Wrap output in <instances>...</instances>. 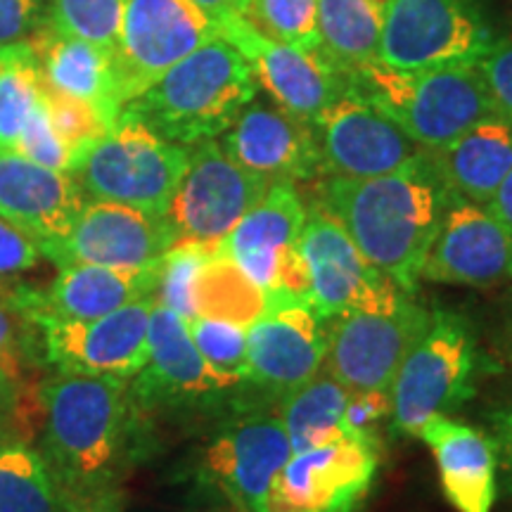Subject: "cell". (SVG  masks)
Listing matches in <instances>:
<instances>
[{"instance_id": "ab89813d", "label": "cell", "mask_w": 512, "mask_h": 512, "mask_svg": "<svg viewBox=\"0 0 512 512\" xmlns=\"http://www.w3.org/2000/svg\"><path fill=\"white\" fill-rule=\"evenodd\" d=\"M41 259L43 252L34 238L0 219V283L31 271Z\"/></svg>"}, {"instance_id": "5bb4252c", "label": "cell", "mask_w": 512, "mask_h": 512, "mask_svg": "<svg viewBox=\"0 0 512 512\" xmlns=\"http://www.w3.org/2000/svg\"><path fill=\"white\" fill-rule=\"evenodd\" d=\"M297 247L309 271V299L320 318L392 309L408 294L377 271L358 252L342 223L313 200H306V221Z\"/></svg>"}, {"instance_id": "60d3db41", "label": "cell", "mask_w": 512, "mask_h": 512, "mask_svg": "<svg viewBox=\"0 0 512 512\" xmlns=\"http://www.w3.org/2000/svg\"><path fill=\"white\" fill-rule=\"evenodd\" d=\"M392 415V394L389 392H351L347 406V425L356 434L380 441L377 427Z\"/></svg>"}, {"instance_id": "5b68a950", "label": "cell", "mask_w": 512, "mask_h": 512, "mask_svg": "<svg viewBox=\"0 0 512 512\" xmlns=\"http://www.w3.org/2000/svg\"><path fill=\"white\" fill-rule=\"evenodd\" d=\"M477 332L460 311L434 309L430 323L403 358L392 384L389 425L418 437L427 420L456 413L475 394Z\"/></svg>"}, {"instance_id": "7402d4cb", "label": "cell", "mask_w": 512, "mask_h": 512, "mask_svg": "<svg viewBox=\"0 0 512 512\" xmlns=\"http://www.w3.org/2000/svg\"><path fill=\"white\" fill-rule=\"evenodd\" d=\"M420 278L477 290L508 285L512 280V230L484 204L458 197L446 209Z\"/></svg>"}, {"instance_id": "7a4b0ae2", "label": "cell", "mask_w": 512, "mask_h": 512, "mask_svg": "<svg viewBox=\"0 0 512 512\" xmlns=\"http://www.w3.org/2000/svg\"><path fill=\"white\" fill-rule=\"evenodd\" d=\"M43 460L67 503L117 494L131 456L136 401L119 377L60 373L36 394Z\"/></svg>"}, {"instance_id": "2e32d148", "label": "cell", "mask_w": 512, "mask_h": 512, "mask_svg": "<svg viewBox=\"0 0 512 512\" xmlns=\"http://www.w3.org/2000/svg\"><path fill=\"white\" fill-rule=\"evenodd\" d=\"M219 36L240 50L278 107L313 124L349 91V79L320 50H302L261 31L245 15L221 19Z\"/></svg>"}, {"instance_id": "74e56055", "label": "cell", "mask_w": 512, "mask_h": 512, "mask_svg": "<svg viewBox=\"0 0 512 512\" xmlns=\"http://www.w3.org/2000/svg\"><path fill=\"white\" fill-rule=\"evenodd\" d=\"M12 150L19 152L22 157H27L29 162L46 166V169L69 171L74 164V152L69 150V145L64 143L60 133L55 131L46 98H41L36 110L31 112V117L27 124H24Z\"/></svg>"}, {"instance_id": "d4e9b609", "label": "cell", "mask_w": 512, "mask_h": 512, "mask_svg": "<svg viewBox=\"0 0 512 512\" xmlns=\"http://www.w3.org/2000/svg\"><path fill=\"white\" fill-rule=\"evenodd\" d=\"M418 437L430 446L446 501L458 512H491L498 496V460L489 434L437 415Z\"/></svg>"}, {"instance_id": "603a6c76", "label": "cell", "mask_w": 512, "mask_h": 512, "mask_svg": "<svg viewBox=\"0 0 512 512\" xmlns=\"http://www.w3.org/2000/svg\"><path fill=\"white\" fill-rule=\"evenodd\" d=\"M219 143L233 162L268 181L313 183L323 176L313 124L256 98L238 114Z\"/></svg>"}, {"instance_id": "cb8c5ba5", "label": "cell", "mask_w": 512, "mask_h": 512, "mask_svg": "<svg viewBox=\"0 0 512 512\" xmlns=\"http://www.w3.org/2000/svg\"><path fill=\"white\" fill-rule=\"evenodd\" d=\"M86 195L69 171L29 162L0 147V219L38 245L60 240L79 219Z\"/></svg>"}, {"instance_id": "f546056e", "label": "cell", "mask_w": 512, "mask_h": 512, "mask_svg": "<svg viewBox=\"0 0 512 512\" xmlns=\"http://www.w3.org/2000/svg\"><path fill=\"white\" fill-rule=\"evenodd\" d=\"M264 311L266 292L226 254L216 252L211 256L195 285L197 316L228 320L249 328Z\"/></svg>"}, {"instance_id": "b9f144b4", "label": "cell", "mask_w": 512, "mask_h": 512, "mask_svg": "<svg viewBox=\"0 0 512 512\" xmlns=\"http://www.w3.org/2000/svg\"><path fill=\"white\" fill-rule=\"evenodd\" d=\"M41 17L43 0H0V48L29 41Z\"/></svg>"}, {"instance_id": "d590c367", "label": "cell", "mask_w": 512, "mask_h": 512, "mask_svg": "<svg viewBox=\"0 0 512 512\" xmlns=\"http://www.w3.org/2000/svg\"><path fill=\"white\" fill-rule=\"evenodd\" d=\"M188 332L195 347L216 373L235 382H245L247 370V328L228 320L197 316L188 320Z\"/></svg>"}, {"instance_id": "4fadbf2b", "label": "cell", "mask_w": 512, "mask_h": 512, "mask_svg": "<svg viewBox=\"0 0 512 512\" xmlns=\"http://www.w3.org/2000/svg\"><path fill=\"white\" fill-rule=\"evenodd\" d=\"M382 441L344 434L292 453L268 491V512H358L380 470Z\"/></svg>"}, {"instance_id": "83f0119b", "label": "cell", "mask_w": 512, "mask_h": 512, "mask_svg": "<svg viewBox=\"0 0 512 512\" xmlns=\"http://www.w3.org/2000/svg\"><path fill=\"white\" fill-rule=\"evenodd\" d=\"M349 396V389L323 368L309 382L287 394L275 411L283 420L292 453L323 446L344 434H356L347 425Z\"/></svg>"}, {"instance_id": "f1b7e54d", "label": "cell", "mask_w": 512, "mask_h": 512, "mask_svg": "<svg viewBox=\"0 0 512 512\" xmlns=\"http://www.w3.org/2000/svg\"><path fill=\"white\" fill-rule=\"evenodd\" d=\"M387 0H318L320 53L344 76L377 60Z\"/></svg>"}, {"instance_id": "9a60e30c", "label": "cell", "mask_w": 512, "mask_h": 512, "mask_svg": "<svg viewBox=\"0 0 512 512\" xmlns=\"http://www.w3.org/2000/svg\"><path fill=\"white\" fill-rule=\"evenodd\" d=\"M273 181L233 162L219 138L190 145L188 169L166 209L176 240L221 242Z\"/></svg>"}, {"instance_id": "7c38bea8", "label": "cell", "mask_w": 512, "mask_h": 512, "mask_svg": "<svg viewBox=\"0 0 512 512\" xmlns=\"http://www.w3.org/2000/svg\"><path fill=\"white\" fill-rule=\"evenodd\" d=\"M430 313L415 294H403L392 309L330 318L323 370L349 392H392L403 358L425 332Z\"/></svg>"}, {"instance_id": "8d00e7d4", "label": "cell", "mask_w": 512, "mask_h": 512, "mask_svg": "<svg viewBox=\"0 0 512 512\" xmlns=\"http://www.w3.org/2000/svg\"><path fill=\"white\" fill-rule=\"evenodd\" d=\"M43 98H46L55 131L74 152V159L114 126L98 107L86 100L69 98V95L46 91V88H43Z\"/></svg>"}, {"instance_id": "e0dca14e", "label": "cell", "mask_w": 512, "mask_h": 512, "mask_svg": "<svg viewBox=\"0 0 512 512\" xmlns=\"http://www.w3.org/2000/svg\"><path fill=\"white\" fill-rule=\"evenodd\" d=\"M174 242L176 235L164 214L121 202L86 200L64 238L38 247L57 268L74 264L145 268L159 264Z\"/></svg>"}, {"instance_id": "9c48e42d", "label": "cell", "mask_w": 512, "mask_h": 512, "mask_svg": "<svg viewBox=\"0 0 512 512\" xmlns=\"http://www.w3.org/2000/svg\"><path fill=\"white\" fill-rule=\"evenodd\" d=\"M292 456L275 408H245L221 420L197 460L204 489L235 512H268V491Z\"/></svg>"}, {"instance_id": "ffe728a7", "label": "cell", "mask_w": 512, "mask_h": 512, "mask_svg": "<svg viewBox=\"0 0 512 512\" xmlns=\"http://www.w3.org/2000/svg\"><path fill=\"white\" fill-rule=\"evenodd\" d=\"M313 131L323 176L375 178L392 174L425 150L392 119L349 91L313 121Z\"/></svg>"}, {"instance_id": "4316f807", "label": "cell", "mask_w": 512, "mask_h": 512, "mask_svg": "<svg viewBox=\"0 0 512 512\" xmlns=\"http://www.w3.org/2000/svg\"><path fill=\"white\" fill-rule=\"evenodd\" d=\"M427 155L453 195L486 204L512 169V121L494 112Z\"/></svg>"}, {"instance_id": "6da1fadb", "label": "cell", "mask_w": 512, "mask_h": 512, "mask_svg": "<svg viewBox=\"0 0 512 512\" xmlns=\"http://www.w3.org/2000/svg\"><path fill=\"white\" fill-rule=\"evenodd\" d=\"M311 200L342 223L366 259L399 290L418 294L422 266L446 209L458 200L427 150L392 174L320 176Z\"/></svg>"}, {"instance_id": "8992f818", "label": "cell", "mask_w": 512, "mask_h": 512, "mask_svg": "<svg viewBox=\"0 0 512 512\" xmlns=\"http://www.w3.org/2000/svg\"><path fill=\"white\" fill-rule=\"evenodd\" d=\"M188 159L190 147L164 140L140 121L119 114L105 136L76 155L69 174L91 200L166 214Z\"/></svg>"}, {"instance_id": "f6af8a7d", "label": "cell", "mask_w": 512, "mask_h": 512, "mask_svg": "<svg viewBox=\"0 0 512 512\" xmlns=\"http://www.w3.org/2000/svg\"><path fill=\"white\" fill-rule=\"evenodd\" d=\"M484 207L489 209L491 214H494L496 219L503 223V226H508L512 230V169H510V174L503 178V183L498 185L494 197H491Z\"/></svg>"}, {"instance_id": "8fae6325", "label": "cell", "mask_w": 512, "mask_h": 512, "mask_svg": "<svg viewBox=\"0 0 512 512\" xmlns=\"http://www.w3.org/2000/svg\"><path fill=\"white\" fill-rule=\"evenodd\" d=\"M216 36V22L192 0H126L112 53L121 110Z\"/></svg>"}, {"instance_id": "ba28073f", "label": "cell", "mask_w": 512, "mask_h": 512, "mask_svg": "<svg viewBox=\"0 0 512 512\" xmlns=\"http://www.w3.org/2000/svg\"><path fill=\"white\" fill-rule=\"evenodd\" d=\"M498 41L477 0H387L377 60L399 72L477 64Z\"/></svg>"}, {"instance_id": "ee69618b", "label": "cell", "mask_w": 512, "mask_h": 512, "mask_svg": "<svg viewBox=\"0 0 512 512\" xmlns=\"http://www.w3.org/2000/svg\"><path fill=\"white\" fill-rule=\"evenodd\" d=\"M10 306L0 304V368L10 377L19 382L22 375V358H24V342L19 323L12 316Z\"/></svg>"}, {"instance_id": "52a82bcc", "label": "cell", "mask_w": 512, "mask_h": 512, "mask_svg": "<svg viewBox=\"0 0 512 512\" xmlns=\"http://www.w3.org/2000/svg\"><path fill=\"white\" fill-rule=\"evenodd\" d=\"M328 320L309 294L268 292L266 311L247 328L245 399L249 408H278L323 368Z\"/></svg>"}, {"instance_id": "836d02e7", "label": "cell", "mask_w": 512, "mask_h": 512, "mask_svg": "<svg viewBox=\"0 0 512 512\" xmlns=\"http://www.w3.org/2000/svg\"><path fill=\"white\" fill-rule=\"evenodd\" d=\"M219 252V242L176 240L174 247L164 254L159 264L157 302L176 311L185 323L197 318L195 313V285L207 261Z\"/></svg>"}, {"instance_id": "e575fe53", "label": "cell", "mask_w": 512, "mask_h": 512, "mask_svg": "<svg viewBox=\"0 0 512 512\" xmlns=\"http://www.w3.org/2000/svg\"><path fill=\"white\" fill-rule=\"evenodd\" d=\"M247 17L278 41L302 50H320L318 0H249Z\"/></svg>"}, {"instance_id": "7dc6e473", "label": "cell", "mask_w": 512, "mask_h": 512, "mask_svg": "<svg viewBox=\"0 0 512 512\" xmlns=\"http://www.w3.org/2000/svg\"><path fill=\"white\" fill-rule=\"evenodd\" d=\"M19 403V392H17V380L5 373L0 368V427L5 425L12 418Z\"/></svg>"}, {"instance_id": "d6a6232c", "label": "cell", "mask_w": 512, "mask_h": 512, "mask_svg": "<svg viewBox=\"0 0 512 512\" xmlns=\"http://www.w3.org/2000/svg\"><path fill=\"white\" fill-rule=\"evenodd\" d=\"M126 0H43L41 27L114 53Z\"/></svg>"}, {"instance_id": "1f68e13d", "label": "cell", "mask_w": 512, "mask_h": 512, "mask_svg": "<svg viewBox=\"0 0 512 512\" xmlns=\"http://www.w3.org/2000/svg\"><path fill=\"white\" fill-rule=\"evenodd\" d=\"M43 98L41 72L29 41L0 48V147L12 150Z\"/></svg>"}, {"instance_id": "f35d334b", "label": "cell", "mask_w": 512, "mask_h": 512, "mask_svg": "<svg viewBox=\"0 0 512 512\" xmlns=\"http://www.w3.org/2000/svg\"><path fill=\"white\" fill-rule=\"evenodd\" d=\"M494 112L512 121V41H501L477 62Z\"/></svg>"}, {"instance_id": "277c9868", "label": "cell", "mask_w": 512, "mask_h": 512, "mask_svg": "<svg viewBox=\"0 0 512 512\" xmlns=\"http://www.w3.org/2000/svg\"><path fill=\"white\" fill-rule=\"evenodd\" d=\"M349 93L392 119L413 143L437 150L494 114L477 64L399 72L380 60L349 76Z\"/></svg>"}, {"instance_id": "30bf717a", "label": "cell", "mask_w": 512, "mask_h": 512, "mask_svg": "<svg viewBox=\"0 0 512 512\" xmlns=\"http://www.w3.org/2000/svg\"><path fill=\"white\" fill-rule=\"evenodd\" d=\"M147 344V363L131 384L136 403L223 415L249 408L242 382L216 373L197 351L188 323L159 302L152 309Z\"/></svg>"}, {"instance_id": "44dd1931", "label": "cell", "mask_w": 512, "mask_h": 512, "mask_svg": "<svg viewBox=\"0 0 512 512\" xmlns=\"http://www.w3.org/2000/svg\"><path fill=\"white\" fill-rule=\"evenodd\" d=\"M159 264L145 268L62 266L50 285L15 287L5 292V299L10 309L31 325L46 320H93L145 297H155Z\"/></svg>"}, {"instance_id": "c3c4849f", "label": "cell", "mask_w": 512, "mask_h": 512, "mask_svg": "<svg viewBox=\"0 0 512 512\" xmlns=\"http://www.w3.org/2000/svg\"><path fill=\"white\" fill-rule=\"evenodd\" d=\"M498 349L503 351L505 361L512 366V280L508 283V292H505V299H503L501 337H498Z\"/></svg>"}, {"instance_id": "7bdbcfd3", "label": "cell", "mask_w": 512, "mask_h": 512, "mask_svg": "<svg viewBox=\"0 0 512 512\" xmlns=\"http://www.w3.org/2000/svg\"><path fill=\"white\" fill-rule=\"evenodd\" d=\"M489 437L496 448L503 494L512 496V403L489 415Z\"/></svg>"}, {"instance_id": "d6986e66", "label": "cell", "mask_w": 512, "mask_h": 512, "mask_svg": "<svg viewBox=\"0 0 512 512\" xmlns=\"http://www.w3.org/2000/svg\"><path fill=\"white\" fill-rule=\"evenodd\" d=\"M304 221L306 200L299 185L273 181L219 242V252L233 259L266 294L297 287L306 273L297 247Z\"/></svg>"}, {"instance_id": "681fc988", "label": "cell", "mask_w": 512, "mask_h": 512, "mask_svg": "<svg viewBox=\"0 0 512 512\" xmlns=\"http://www.w3.org/2000/svg\"><path fill=\"white\" fill-rule=\"evenodd\" d=\"M69 512H119V494L69 503Z\"/></svg>"}, {"instance_id": "bcb514c9", "label": "cell", "mask_w": 512, "mask_h": 512, "mask_svg": "<svg viewBox=\"0 0 512 512\" xmlns=\"http://www.w3.org/2000/svg\"><path fill=\"white\" fill-rule=\"evenodd\" d=\"M192 3L200 5V8L207 12L216 24H219L221 19L233 17V15L247 17V10H249V0H192Z\"/></svg>"}, {"instance_id": "3957f363", "label": "cell", "mask_w": 512, "mask_h": 512, "mask_svg": "<svg viewBox=\"0 0 512 512\" xmlns=\"http://www.w3.org/2000/svg\"><path fill=\"white\" fill-rule=\"evenodd\" d=\"M256 93L259 81L249 62L226 38L216 36L126 102L121 114L164 140L190 147L221 138Z\"/></svg>"}, {"instance_id": "4dcf8cb0", "label": "cell", "mask_w": 512, "mask_h": 512, "mask_svg": "<svg viewBox=\"0 0 512 512\" xmlns=\"http://www.w3.org/2000/svg\"><path fill=\"white\" fill-rule=\"evenodd\" d=\"M0 512H69L46 460L27 446L0 448Z\"/></svg>"}, {"instance_id": "484cf974", "label": "cell", "mask_w": 512, "mask_h": 512, "mask_svg": "<svg viewBox=\"0 0 512 512\" xmlns=\"http://www.w3.org/2000/svg\"><path fill=\"white\" fill-rule=\"evenodd\" d=\"M29 43L46 91L91 102L112 124H117L121 105L110 50L46 27H38Z\"/></svg>"}, {"instance_id": "ac0fdd59", "label": "cell", "mask_w": 512, "mask_h": 512, "mask_svg": "<svg viewBox=\"0 0 512 512\" xmlns=\"http://www.w3.org/2000/svg\"><path fill=\"white\" fill-rule=\"evenodd\" d=\"M155 304L157 297H145L93 320L38 323L48 363L72 375L136 377L147 363Z\"/></svg>"}]
</instances>
